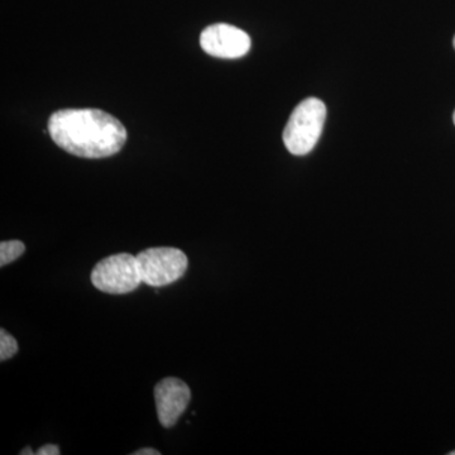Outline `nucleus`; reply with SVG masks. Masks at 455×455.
Returning a JSON list of instances; mask_svg holds the SVG:
<instances>
[{
	"instance_id": "6",
	"label": "nucleus",
	"mask_w": 455,
	"mask_h": 455,
	"mask_svg": "<svg viewBox=\"0 0 455 455\" xmlns=\"http://www.w3.org/2000/svg\"><path fill=\"white\" fill-rule=\"evenodd\" d=\"M191 400L190 387L175 377H167L155 387L158 420L166 429L175 427Z\"/></svg>"
},
{
	"instance_id": "3",
	"label": "nucleus",
	"mask_w": 455,
	"mask_h": 455,
	"mask_svg": "<svg viewBox=\"0 0 455 455\" xmlns=\"http://www.w3.org/2000/svg\"><path fill=\"white\" fill-rule=\"evenodd\" d=\"M92 283L99 291L110 295L133 292L143 283L137 256L118 253L106 257L92 269Z\"/></svg>"
},
{
	"instance_id": "11",
	"label": "nucleus",
	"mask_w": 455,
	"mask_h": 455,
	"mask_svg": "<svg viewBox=\"0 0 455 455\" xmlns=\"http://www.w3.org/2000/svg\"><path fill=\"white\" fill-rule=\"evenodd\" d=\"M20 455H32V454H35V451H33L31 448L27 447V448L23 449V451H20Z\"/></svg>"
},
{
	"instance_id": "5",
	"label": "nucleus",
	"mask_w": 455,
	"mask_h": 455,
	"mask_svg": "<svg viewBox=\"0 0 455 455\" xmlns=\"http://www.w3.org/2000/svg\"><path fill=\"white\" fill-rule=\"evenodd\" d=\"M251 37L238 27L215 23L206 27L200 35V46L208 55L218 59L235 60L247 55Z\"/></svg>"
},
{
	"instance_id": "7",
	"label": "nucleus",
	"mask_w": 455,
	"mask_h": 455,
	"mask_svg": "<svg viewBox=\"0 0 455 455\" xmlns=\"http://www.w3.org/2000/svg\"><path fill=\"white\" fill-rule=\"evenodd\" d=\"M26 252V245L20 241H3L0 243V266L14 262Z\"/></svg>"
},
{
	"instance_id": "1",
	"label": "nucleus",
	"mask_w": 455,
	"mask_h": 455,
	"mask_svg": "<svg viewBox=\"0 0 455 455\" xmlns=\"http://www.w3.org/2000/svg\"><path fill=\"white\" fill-rule=\"evenodd\" d=\"M47 132L60 148L83 158L118 154L127 142L124 125L100 109H62L50 116Z\"/></svg>"
},
{
	"instance_id": "10",
	"label": "nucleus",
	"mask_w": 455,
	"mask_h": 455,
	"mask_svg": "<svg viewBox=\"0 0 455 455\" xmlns=\"http://www.w3.org/2000/svg\"><path fill=\"white\" fill-rule=\"evenodd\" d=\"M160 451H156V449L152 448H143L140 449V451H134L132 455H160Z\"/></svg>"
},
{
	"instance_id": "2",
	"label": "nucleus",
	"mask_w": 455,
	"mask_h": 455,
	"mask_svg": "<svg viewBox=\"0 0 455 455\" xmlns=\"http://www.w3.org/2000/svg\"><path fill=\"white\" fill-rule=\"evenodd\" d=\"M326 119V107L320 99L307 98L293 109L283 131L287 151L305 156L313 151L322 136Z\"/></svg>"
},
{
	"instance_id": "9",
	"label": "nucleus",
	"mask_w": 455,
	"mask_h": 455,
	"mask_svg": "<svg viewBox=\"0 0 455 455\" xmlns=\"http://www.w3.org/2000/svg\"><path fill=\"white\" fill-rule=\"evenodd\" d=\"M36 454H37V455H60V448H59V445L46 444V445H44V447H41L40 449H38V451H36Z\"/></svg>"
},
{
	"instance_id": "12",
	"label": "nucleus",
	"mask_w": 455,
	"mask_h": 455,
	"mask_svg": "<svg viewBox=\"0 0 455 455\" xmlns=\"http://www.w3.org/2000/svg\"><path fill=\"white\" fill-rule=\"evenodd\" d=\"M451 455H455V451H451V453H449Z\"/></svg>"
},
{
	"instance_id": "4",
	"label": "nucleus",
	"mask_w": 455,
	"mask_h": 455,
	"mask_svg": "<svg viewBox=\"0 0 455 455\" xmlns=\"http://www.w3.org/2000/svg\"><path fill=\"white\" fill-rule=\"evenodd\" d=\"M137 260L143 283L152 287L176 283L188 266L187 254L173 247L148 248L137 254Z\"/></svg>"
},
{
	"instance_id": "8",
	"label": "nucleus",
	"mask_w": 455,
	"mask_h": 455,
	"mask_svg": "<svg viewBox=\"0 0 455 455\" xmlns=\"http://www.w3.org/2000/svg\"><path fill=\"white\" fill-rule=\"evenodd\" d=\"M18 343L16 338L12 337L5 329L0 331V361H8L17 355Z\"/></svg>"
},
{
	"instance_id": "13",
	"label": "nucleus",
	"mask_w": 455,
	"mask_h": 455,
	"mask_svg": "<svg viewBox=\"0 0 455 455\" xmlns=\"http://www.w3.org/2000/svg\"><path fill=\"white\" fill-rule=\"evenodd\" d=\"M453 121H454V124H455V112H454V116H453Z\"/></svg>"
},
{
	"instance_id": "14",
	"label": "nucleus",
	"mask_w": 455,
	"mask_h": 455,
	"mask_svg": "<svg viewBox=\"0 0 455 455\" xmlns=\"http://www.w3.org/2000/svg\"><path fill=\"white\" fill-rule=\"evenodd\" d=\"M453 44H454V49H455V37H454V40H453Z\"/></svg>"
}]
</instances>
